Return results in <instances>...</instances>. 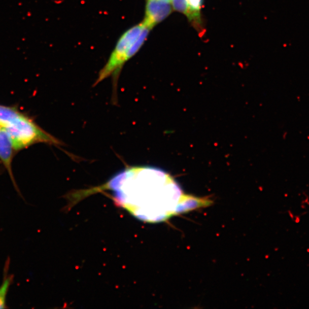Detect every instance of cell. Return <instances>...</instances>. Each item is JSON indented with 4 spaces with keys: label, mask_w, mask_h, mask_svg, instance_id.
Listing matches in <instances>:
<instances>
[{
    "label": "cell",
    "mask_w": 309,
    "mask_h": 309,
    "mask_svg": "<svg viewBox=\"0 0 309 309\" xmlns=\"http://www.w3.org/2000/svg\"><path fill=\"white\" fill-rule=\"evenodd\" d=\"M110 190L115 203L134 217L158 223L182 213L186 194L171 176L151 167L127 168L92 191Z\"/></svg>",
    "instance_id": "obj_1"
},
{
    "label": "cell",
    "mask_w": 309,
    "mask_h": 309,
    "mask_svg": "<svg viewBox=\"0 0 309 309\" xmlns=\"http://www.w3.org/2000/svg\"><path fill=\"white\" fill-rule=\"evenodd\" d=\"M171 4L174 11L181 13L185 15L186 12L185 0H173Z\"/></svg>",
    "instance_id": "obj_8"
},
{
    "label": "cell",
    "mask_w": 309,
    "mask_h": 309,
    "mask_svg": "<svg viewBox=\"0 0 309 309\" xmlns=\"http://www.w3.org/2000/svg\"><path fill=\"white\" fill-rule=\"evenodd\" d=\"M185 16L187 17L188 21L201 37L205 32L204 21L201 15L203 0H185Z\"/></svg>",
    "instance_id": "obj_6"
},
{
    "label": "cell",
    "mask_w": 309,
    "mask_h": 309,
    "mask_svg": "<svg viewBox=\"0 0 309 309\" xmlns=\"http://www.w3.org/2000/svg\"><path fill=\"white\" fill-rule=\"evenodd\" d=\"M10 258H8L4 268L3 282L0 286V308H6V299L9 290L14 281V276L8 274L10 270Z\"/></svg>",
    "instance_id": "obj_7"
},
{
    "label": "cell",
    "mask_w": 309,
    "mask_h": 309,
    "mask_svg": "<svg viewBox=\"0 0 309 309\" xmlns=\"http://www.w3.org/2000/svg\"><path fill=\"white\" fill-rule=\"evenodd\" d=\"M14 146L12 144L10 136L4 129L0 128V160L10 175L11 181L19 195L21 196L20 191L16 184L12 171V162L14 156Z\"/></svg>",
    "instance_id": "obj_5"
},
{
    "label": "cell",
    "mask_w": 309,
    "mask_h": 309,
    "mask_svg": "<svg viewBox=\"0 0 309 309\" xmlns=\"http://www.w3.org/2000/svg\"><path fill=\"white\" fill-rule=\"evenodd\" d=\"M150 31L142 22L125 30L120 36L108 60L98 73L94 86L110 76H113L114 81L117 82L123 66L141 50Z\"/></svg>",
    "instance_id": "obj_3"
},
{
    "label": "cell",
    "mask_w": 309,
    "mask_h": 309,
    "mask_svg": "<svg viewBox=\"0 0 309 309\" xmlns=\"http://www.w3.org/2000/svg\"><path fill=\"white\" fill-rule=\"evenodd\" d=\"M0 128L8 133L16 151L40 143L56 146L61 144L28 116L13 107L0 105Z\"/></svg>",
    "instance_id": "obj_2"
},
{
    "label": "cell",
    "mask_w": 309,
    "mask_h": 309,
    "mask_svg": "<svg viewBox=\"0 0 309 309\" xmlns=\"http://www.w3.org/2000/svg\"><path fill=\"white\" fill-rule=\"evenodd\" d=\"M165 1H167V2H169V3H172V1H173V0H165Z\"/></svg>",
    "instance_id": "obj_9"
},
{
    "label": "cell",
    "mask_w": 309,
    "mask_h": 309,
    "mask_svg": "<svg viewBox=\"0 0 309 309\" xmlns=\"http://www.w3.org/2000/svg\"><path fill=\"white\" fill-rule=\"evenodd\" d=\"M173 11L172 4L165 0H146L142 24L151 30L166 19Z\"/></svg>",
    "instance_id": "obj_4"
}]
</instances>
